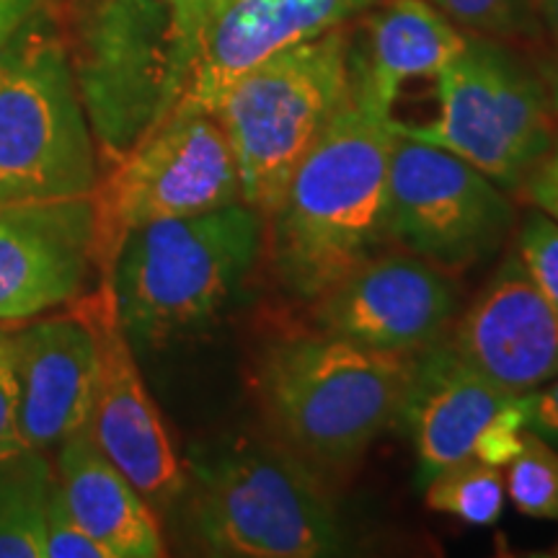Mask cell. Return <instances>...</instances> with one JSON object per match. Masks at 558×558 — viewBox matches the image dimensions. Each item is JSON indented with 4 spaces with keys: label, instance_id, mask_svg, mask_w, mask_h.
Segmentation results:
<instances>
[{
    "label": "cell",
    "instance_id": "9",
    "mask_svg": "<svg viewBox=\"0 0 558 558\" xmlns=\"http://www.w3.org/2000/svg\"><path fill=\"white\" fill-rule=\"evenodd\" d=\"M192 39L169 0H109L90 26L78 94L107 163L135 148L186 86Z\"/></svg>",
    "mask_w": 558,
    "mask_h": 558
},
{
    "label": "cell",
    "instance_id": "35",
    "mask_svg": "<svg viewBox=\"0 0 558 558\" xmlns=\"http://www.w3.org/2000/svg\"><path fill=\"white\" fill-rule=\"evenodd\" d=\"M169 3H177V0H169Z\"/></svg>",
    "mask_w": 558,
    "mask_h": 558
},
{
    "label": "cell",
    "instance_id": "29",
    "mask_svg": "<svg viewBox=\"0 0 558 558\" xmlns=\"http://www.w3.org/2000/svg\"><path fill=\"white\" fill-rule=\"evenodd\" d=\"M228 3L230 0H177V3L171 5H173V13H177L179 26L184 29L186 37L192 39V47H194L202 26H205L207 21Z\"/></svg>",
    "mask_w": 558,
    "mask_h": 558
},
{
    "label": "cell",
    "instance_id": "12",
    "mask_svg": "<svg viewBox=\"0 0 558 558\" xmlns=\"http://www.w3.org/2000/svg\"><path fill=\"white\" fill-rule=\"evenodd\" d=\"M448 271L407 251L373 254L316 300L318 331L380 352L435 347L456 316Z\"/></svg>",
    "mask_w": 558,
    "mask_h": 558
},
{
    "label": "cell",
    "instance_id": "22",
    "mask_svg": "<svg viewBox=\"0 0 558 558\" xmlns=\"http://www.w3.org/2000/svg\"><path fill=\"white\" fill-rule=\"evenodd\" d=\"M507 494L522 514L558 520V450L525 429L522 450L507 465Z\"/></svg>",
    "mask_w": 558,
    "mask_h": 558
},
{
    "label": "cell",
    "instance_id": "5",
    "mask_svg": "<svg viewBox=\"0 0 558 558\" xmlns=\"http://www.w3.org/2000/svg\"><path fill=\"white\" fill-rule=\"evenodd\" d=\"M352 34L347 26L271 54L215 109L233 145L241 199L275 213L292 171L352 99Z\"/></svg>",
    "mask_w": 558,
    "mask_h": 558
},
{
    "label": "cell",
    "instance_id": "21",
    "mask_svg": "<svg viewBox=\"0 0 558 558\" xmlns=\"http://www.w3.org/2000/svg\"><path fill=\"white\" fill-rule=\"evenodd\" d=\"M424 499L435 512L450 514L473 527L497 525L507 501V484L501 469L478 458H465L439 471L424 484Z\"/></svg>",
    "mask_w": 558,
    "mask_h": 558
},
{
    "label": "cell",
    "instance_id": "34",
    "mask_svg": "<svg viewBox=\"0 0 558 558\" xmlns=\"http://www.w3.org/2000/svg\"><path fill=\"white\" fill-rule=\"evenodd\" d=\"M550 556H558V543H556V548H554V550H550Z\"/></svg>",
    "mask_w": 558,
    "mask_h": 558
},
{
    "label": "cell",
    "instance_id": "23",
    "mask_svg": "<svg viewBox=\"0 0 558 558\" xmlns=\"http://www.w3.org/2000/svg\"><path fill=\"white\" fill-rule=\"evenodd\" d=\"M460 29L476 37L509 39L533 29L535 0H427Z\"/></svg>",
    "mask_w": 558,
    "mask_h": 558
},
{
    "label": "cell",
    "instance_id": "2",
    "mask_svg": "<svg viewBox=\"0 0 558 558\" xmlns=\"http://www.w3.org/2000/svg\"><path fill=\"white\" fill-rule=\"evenodd\" d=\"M414 360L326 331L292 333L264 349L254 390L277 442L313 471H341L401 424Z\"/></svg>",
    "mask_w": 558,
    "mask_h": 558
},
{
    "label": "cell",
    "instance_id": "8",
    "mask_svg": "<svg viewBox=\"0 0 558 558\" xmlns=\"http://www.w3.org/2000/svg\"><path fill=\"white\" fill-rule=\"evenodd\" d=\"M233 202H243L241 173L226 128L213 111L177 101L96 184V267L109 277L135 228Z\"/></svg>",
    "mask_w": 558,
    "mask_h": 558
},
{
    "label": "cell",
    "instance_id": "7",
    "mask_svg": "<svg viewBox=\"0 0 558 558\" xmlns=\"http://www.w3.org/2000/svg\"><path fill=\"white\" fill-rule=\"evenodd\" d=\"M437 78V117L393 120L401 135L469 160L505 190H518L556 137L554 99L533 70L497 39L469 37Z\"/></svg>",
    "mask_w": 558,
    "mask_h": 558
},
{
    "label": "cell",
    "instance_id": "10",
    "mask_svg": "<svg viewBox=\"0 0 558 558\" xmlns=\"http://www.w3.org/2000/svg\"><path fill=\"white\" fill-rule=\"evenodd\" d=\"M514 222L518 209L497 181L456 153L396 130L388 173V241L458 275L497 254Z\"/></svg>",
    "mask_w": 558,
    "mask_h": 558
},
{
    "label": "cell",
    "instance_id": "31",
    "mask_svg": "<svg viewBox=\"0 0 558 558\" xmlns=\"http://www.w3.org/2000/svg\"><path fill=\"white\" fill-rule=\"evenodd\" d=\"M535 9H538L550 39H554L558 47V0H535Z\"/></svg>",
    "mask_w": 558,
    "mask_h": 558
},
{
    "label": "cell",
    "instance_id": "28",
    "mask_svg": "<svg viewBox=\"0 0 558 558\" xmlns=\"http://www.w3.org/2000/svg\"><path fill=\"white\" fill-rule=\"evenodd\" d=\"M522 409H525V427L546 439L550 445H558V375L543 383L541 388L522 393Z\"/></svg>",
    "mask_w": 558,
    "mask_h": 558
},
{
    "label": "cell",
    "instance_id": "30",
    "mask_svg": "<svg viewBox=\"0 0 558 558\" xmlns=\"http://www.w3.org/2000/svg\"><path fill=\"white\" fill-rule=\"evenodd\" d=\"M41 0H0V50L39 11Z\"/></svg>",
    "mask_w": 558,
    "mask_h": 558
},
{
    "label": "cell",
    "instance_id": "4",
    "mask_svg": "<svg viewBox=\"0 0 558 558\" xmlns=\"http://www.w3.org/2000/svg\"><path fill=\"white\" fill-rule=\"evenodd\" d=\"M190 525L213 556L320 558L344 546L316 471L275 437H226L194 456Z\"/></svg>",
    "mask_w": 558,
    "mask_h": 558
},
{
    "label": "cell",
    "instance_id": "6",
    "mask_svg": "<svg viewBox=\"0 0 558 558\" xmlns=\"http://www.w3.org/2000/svg\"><path fill=\"white\" fill-rule=\"evenodd\" d=\"M96 184L78 83L37 11L0 50V202L88 197Z\"/></svg>",
    "mask_w": 558,
    "mask_h": 558
},
{
    "label": "cell",
    "instance_id": "25",
    "mask_svg": "<svg viewBox=\"0 0 558 558\" xmlns=\"http://www.w3.org/2000/svg\"><path fill=\"white\" fill-rule=\"evenodd\" d=\"M47 558H107L99 543L70 514L60 481H54L47 507Z\"/></svg>",
    "mask_w": 558,
    "mask_h": 558
},
{
    "label": "cell",
    "instance_id": "13",
    "mask_svg": "<svg viewBox=\"0 0 558 558\" xmlns=\"http://www.w3.org/2000/svg\"><path fill=\"white\" fill-rule=\"evenodd\" d=\"M94 264V194L0 202V320L78 300Z\"/></svg>",
    "mask_w": 558,
    "mask_h": 558
},
{
    "label": "cell",
    "instance_id": "15",
    "mask_svg": "<svg viewBox=\"0 0 558 558\" xmlns=\"http://www.w3.org/2000/svg\"><path fill=\"white\" fill-rule=\"evenodd\" d=\"M450 347L509 393H527L558 375V313L509 254L460 318Z\"/></svg>",
    "mask_w": 558,
    "mask_h": 558
},
{
    "label": "cell",
    "instance_id": "20",
    "mask_svg": "<svg viewBox=\"0 0 558 558\" xmlns=\"http://www.w3.org/2000/svg\"><path fill=\"white\" fill-rule=\"evenodd\" d=\"M54 476L41 450L0 460V558H47V507Z\"/></svg>",
    "mask_w": 558,
    "mask_h": 558
},
{
    "label": "cell",
    "instance_id": "17",
    "mask_svg": "<svg viewBox=\"0 0 558 558\" xmlns=\"http://www.w3.org/2000/svg\"><path fill=\"white\" fill-rule=\"evenodd\" d=\"M514 399L518 393L494 386L450 344L422 349L401 418L414 439L418 486L476 456L481 435Z\"/></svg>",
    "mask_w": 558,
    "mask_h": 558
},
{
    "label": "cell",
    "instance_id": "32",
    "mask_svg": "<svg viewBox=\"0 0 558 558\" xmlns=\"http://www.w3.org/2000/svg\"><path fill=\"white\" fill-rule=\"evenodd\" d=\"M550 99H554V109L558 114V73H556V81H554V94H550Z\"/></svg>",
    "mask_w": 558,
    "mask_h": 558
},
{
    "label": "cell",
    "instance_id": "19",
    "mask_svg": "<svg viewBox=\"0 0 558 558\" xmlns=\"http://www.w3.org/2000/svg\"><path fill=\"white\" fill-rule=\"evenodd\" d=\"M58 481L75 522L107 558H158L166 554L148 499L130 484L83 427L62 442Z\"/></svg>",
    "mask_w": 558,
    "mask_h": 558
},
{
    "label": "cell",
    "instance_id": "1",
    "mask_svg": "<svg viewBox=\"0 0 558 558\" xmlns=\"http://www.w3.org/2000/svg\"><path fill=\"white\" fill-rule=\"evenodd\" d=\"M393 145V117L349 99L292 171L264 243L292 298L316 303L388 241Z\"/></svg>",
    "mask_w": 558,
    "mask_h": 558
},
{
    "label": "cell",
    "instance_id": "24",
    "mask_svg": "<svg viewBox=\"0 0 558 558\" xmlns=\"http://www.w3.org/2000/svg\"><path fill=\"white\" fill-rule=\"evenodd\" d=\"M514 254L558 313V222L541 209H533L518 230Z\"/></svg>",
    "mask_w": 558,
    "mask_h": 558
},
{
    "label": "cell",
    "instance_id": "33",
    "mask_svg": "<svg viewBox=\"0 0 558 558\" xmlns=\"http://www.w3.org/2000/svg\"><path fill=\"white\" fill-rule=\"evenodd\" d=\"M5 333H9V329H5V326H3V324H0V339H3V337H5Z\"/></svg>",
    "mask_w": 558,
    "mask_h": 558
},
{
    "label": "cell",
    "instance_id": "14",
    "mask_svg": "<svg viewBox=\"0 0 558 558\" xmlns=\"http://www.w3.org/2000/svg\"><path fill=\"white\" fill-rule=\"evenodd\" d=\"M378 0H230L202 26L179 101L207 111L271 54L347 26Z\"/></svg>",
    "mask_w": 558,
    "mask_h": 558
},
{
    "label": "cell",
    "instance_id": "26",
    "mask_svg": "<svg viewBox=\"0 0 558 558\" xmlns=\"http://www.w3.org/2000/svg\"><path fill=\"white\" fill-rule=\"evenodd\" d=\"M11 333L0 339V460L26 450L19 422V386L13 373V341Z\"/></svg>",
    "mask_w": 558,
    "mask_h": 558
},
{
    "label": "cell",
    "instance_id": "27",
    "mask_svg": "<svg viewBox=\"0 0 558 558\" xmlns=\"http://www.w3.org/2000/svg\"><path fill=\"white\" fill-rule=\"evenodd\" d=\"M522 190H525L530 205L558 222V130L554 145H550L546 156L541 158V163L522 181Z\"/></svg>",
    "mask_w": 558,
    "mask_h": 558
},
{
    "label": "cell",
    "instance_id": "3",
    "mask_svg": "<svg viewBox=\"0 0 558 558\" xmlns=\"http://www.w3.org/2000/svg\"><path fill=\"white\" fill-rule=\"evenodd\" d=\"M264 243L267 218L246 202L132 230L107 277L130 344L163 347L213 324L246 284Z\"/></svg>",
    "mask_w": 558,
    "mask_h": 558
},
{
    "label": "cell",
    "instance_id": "11",
    "mask_svg": "<svg viewBox=\"0 0 558 558\" xmlns=\"http://www.w3.org/2000/svg\"><path fill=\"white\" fill-rule=\"evenodd\" d=\"M78 308L88 318L99 344V375L86 424L88 435L150 507L171 505L184 492L186 478L163 416L137 369L107 277L94 295L83 298Z\"/></svg>",
    "mask_w": 558,
    "mask_h": 558
},
{
    "label": "cell",
    "instance_id": "16",
    "mask_svg": "<svg viewBox=\"0 0 558 558\" xmlns=\"http://www.w3.org/2000/svg\"><path fill=\"white\" fill-rule=\"evenodd\" d=\"M19 422L26 448L62 445L88 424L99 344L81 308L13 331Z\"/></svg>",
    "mask_w": 558,
    "mask_h": 558
},
{
    "label": "cell",
    "instance_id": "18",
    "mask_svg": "<svg viewBox=\"0 0 558 558\" xmlns=\"http://www.w3.org/2000/svg\"><path fill=\"white\" fill-rule=\"evenodd\" d=\"M365 24L360 50L349 47L352 99L390 117L409 81L435 78L469 45V34L427 0H383Z\"/></svg>",
    "mask_w": 558,
    "mask_h": 558
}]
</instances>
